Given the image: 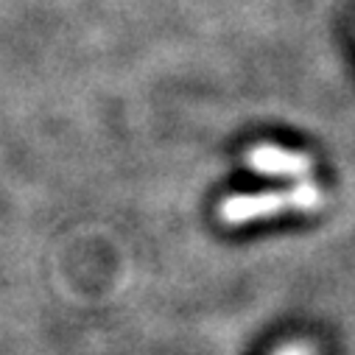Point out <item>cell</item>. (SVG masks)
I'll return each mask as SVG.
<instances>
[{"instance_id":"2","label":"cell","mask_w":355,"mask_h":355,"mask_svg":"<svg viewBox=\"0 0 355 355\" xmlns=\"http://www.w3.org/2000/svg\"><path fill=\"white\" fill-rule=\"evenodd\" d=\"M246 162L252 171L266 173V176H280V180H308V173L313 168L311 157L291 151V148H280L272 143H263V146H252L246 154Z\"/></svg>"},{"instance_id":"3","label":"cell","mask_w":355,"mask_h":355,"mask_svg":"<svg viewBox=\"0 0 355 355\" xmlns=\"http://www.w3.org/2000/svg\"><path fill=\"white\" fill-rule=\"evenodd\" d=\"M275 355H313L305 344H286V347H280Z\"/></svg>"},{"instance_id":"1","label":"cell","mask_w":355,"mask_h":355,"mask_svg":"<svg viewBox=\"0 0 355 355\" xmlns=\"http://www.w3.org/2000/svg\"><path fill=\"white\" fill-rule=\"evenodd\" d=\"M324 202L322 188L311 180H302L286 191H266V193H238L221 202L218 216L224 224L235 227V224H246V221H257L275 213H311L319 210Z\"/></svg>"}]
</instances>
